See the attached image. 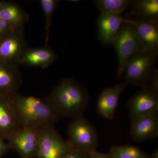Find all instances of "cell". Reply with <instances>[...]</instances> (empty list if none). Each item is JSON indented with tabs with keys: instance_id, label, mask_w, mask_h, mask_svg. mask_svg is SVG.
Instances as JSON below:
<instances>
[{
	"instance_id": "9a60e30c",
	"label": "cell",
	"mask_w": 158,
	"mask_h": 158,
	"mask_svg": "<svg viewBox=\"0 0 158 158\" xmlns=\"http://www.w3.org/2000/svg\"><path fill=\"white\" fill-rule=\"evenodd\" d=\"M22 84L18 67L0 61V95L12 96L17 93Z\"/></svg>"
},
{
	"instance_id": "9c48e42d",
	"label": "cell",
	"mask_w": 158,
	"mask_h": 158,
	"mask_svg": "<svg viewBox=\"0 0 158 158\" xmlns=\"http://www.w3.org/2000/svg\"><path fill=\"white\" fill-rule=\"evenodd\" d=\"M128 109L132 119L158 113V92L148 87L142 88L130 99Z\"/></svg>"
},
{
	"instance_id": "ffe728a7",
	"label": "cell",
	"mask_w": 158,
	"mask_h": 158,
	"mask_svg": "<svg viewBox=\"0 0 158 158\" xmlns=\"http://www.w3.org/2000/svg\"><path fill=\"white\" fill-rule=\"evenodd\" d=\"M109 153L113 158H149L140 148L133 145H117L110 148Z\"/></svg>"
},
{
	"instance_id": "d4e9b609",
	"label": "cell",
	"mask_w": 158,
	"mask_h": 158,
	"mask_svg": "<svg viewBox=\"0 0 158 158\" xmlns=\"http://www.w3.org/2000/svg\"><path fill=\"white\" fill-rule=\"evenodd\" d=\"M90 158H113L109 153H104L94 151L93 152L91 153Z\"/></svg>"
},
{
	"instance_id": "3957f363",
	"label": "cell",
	"mask_w": 158,
	"mask_h": 158,
	"mask_svg": "<svg viewBox=\"0 0 158 158\" xmlns=\"http://www.w3.org/2000/svg\"><path fill=\"white\" fill-rule=\"evenodd\" d=\"M112 44L118 59L116 73L118 78L123 76L126 65L132 57L138 53L146 52L132 25L128 23L122 25Z\"/></svg>"
},
{
	"instance_id": "cb8c5ba5",
	"label": "cell",
	"mask_w": 158,
	"mask_h": 158,
	"mask_svg": "<svg viewBox=\"0 0 158 158\" xmlns=\"http://www.w3.org/2000/svg\"><path fill=\"white\" fill-rule=\"evenodd\" d=\"M10 149L8 142L0 137V158Z\"/></svg>"
},
{
	"instance_id": "5bb4252c",
	"label": "cell",
	"mask_w": 158,
	"mask_h": 158,
	"mask_svg": "<svg viewBox=\"0 0 158 158\" xmlns=\"http://www.w3.org/2000/svg\"><path fill=\"white\" fill-rule=\"evenodd\" d=\"M20 127L10 96L0 95V137L7 141Z\"/></svg>"
},
{
	"instance_id": "484cf974",
	"label": "cell",
	"mask_w": 158,
	"mask_h": 158,
	"mask_svg": "<svg viewBox=\"0 0 158 158\" xmlns=\"http://www.w3.org/2000/svg\"><path fill=\"white\" fill-rule=\"evenodd\" d=\"M149 158H158V152L157 150H156L152 155L149 156Z\"/></svg>"
},
{
	"instance_id": "30bf717a",
	"label": "cell",
	"mask_w": 158,
	"mask_h": 158,
	"mask_svg": "<svg viewBox=\"0 0 158 158\" xmlns=\"http://www.w3.org/2000/svg\"><path fill=\"white\" fill-rule=\"evenodd\" d=\"M134 20L124 18L122 15L100 14L97 21L98 38L104 45L112 44L122 26L125 23H133Z\"/></svg>"
},
{
	"instance_id": "7c38bea8",
	"label": "cell",
	"mask_w": 158,
	"mask_h": 158,
	"mask_svg": "<svg viewBox=\"0 0 158 158\" xmlns=\"http://www.w3.org/2000/svg\"><path fill=\"white\" fill-rule=\"evenodd\" d=\"M127 85L124 82L102 91L97 102V111L100 116L108 119L114 118L119 98Z\"/></svg>"
},
{
	"instance_id": "2e32d148",
	"label": "cell",
	"mask_w": 158,
	"mask_h": 158,
	"mask_svg": "<svg viewBox=\"0 0 158 158\" xmlns=\"http://www.w3.org/2000/svg\"><path fill=\"white\" fill-rule=\"evenodd\" d=\"M57 58V54L48 46L27 48L22 57L20 65L44 69L52 64Z\"/></svg>"
},
{
	"instance_id": "d6986e66",
	"label": "cell",
	"mask_w": 158,
	"mask_h": 158,
	"mask_svg": "<svg viewBox=\"0 0 158 158\" xmlns=\"http://www.w3.org/2000/svg\"><path fill=\"white\" fill-rule=\"evenodd\" d=\"M135 13L141 19H158V0L135 1Z\"/></svg>"
},
{
	"instance_id": "5b68a950",
	"label": "cell",
	"mask_w": 158,
	"mask_h": 158,
	"mask_svg": "<svg viewBox=\"0 0 158 158\" xmlns=\"http://www.w3.org/2000/svg\"><path fill=\"white\" fill-rule=\"evenodd\" d=\"M157 56L147 52L134 55L130 59L125 69V82L141 88H146L156 69Z\"/></svg>"
},
{
	"instance_id": "ba28073f",
	"label": "cell",
	"mask_w": 158,
	"mask_h": 158,
	"mask_svg": "<svg viewBox=\"0 0 158 158\" xmlns=\"http://www.w3.org/2000/svg\"><path fill=\"white\" fill-rule=\"evenodd\" d=\"M23 29L15 30L0 40V61L18 67L24 53L28 48Z\"/></svg>"
},
{
	"instance_id": "603a6c76",
	"label": "cell",
	"mask_w": 158,
	"mask_h": 158,
	"mask_svg": "<svg viewBox=\"0 0 158 158\" xmlns=\"http://www.w3.org/2000/svg\"><path fill=\"white\" fill-rule=\"evenodd\" d=\"M91 153L71 150L64 158H90Z\"/></svg>"
},
{
	"instance_id": "6da1fadb",
	"label": "cell",
	"mask_w": 158,
	"mask_h": 158,
	"mask_svg": "<svg viewBox=\"0 0 158 158\" xmlns=\"http://www.w3.org/2000/svg\"><path fill=\"white\" fill-rule=\"evenodd\" d=\"M45 98L59 117L72 118L83 115L90 101L85 87L69 78L59 82Z\"/></svg>"
},
{
	"instance_id": "4fadbf2b",
	"label": "cell",
	"mask_w": 158,
	"mask_h": 158,
	"mask_svg": "<svg viewBox=\"0 0 158 158\" xmlns=\"http://www.w3.org/2000/svg\"><path fill=\"white\" fill-rule=\"evenodd\" d=\"M130 135L133 140L143 142L158 136V113L132 119Z\"/></svg>"
},
{
	"instance_id": "7a4b0ae2",
	"label": "cell",
	"mask_w": 158,
	"mask_h": 158,
	"mask_svg": "<svg viewBox=\"0 0 158 158\" xmlns=\"http://www.w3.org/2000/svg\"><path fill=\"white\" fill-rule=\"evenodd\" d=\"M10 98L22 127L41 128L53 126L59 118L45 98L18 93Z\"/></svg>"
},
{
	"instance_id": "277c9868",
	"label": "cell",
	"mask_w": 158,
	"mask_h": 158,
	"mask_svg": "<svg viewBox=\"0 0 158 158\" xmlns=\"http://www.w3.org/2000/svg\"><path fill=\"white\" fill-rule=\"evenodd\" d=\"M72 150L91 153L97 150L98 138L95 128L83 115L72 118L66 140Z\"/></svg>"
},
{
	"instance_id": "8992f818",
	"label": "cell",
	"mask_w": 158,
	"mask_h": 158,
	"mask_svg": "<svg viewBox=\"0 0 158 158\" xmlns=\"http://www.w3.org/2000/svg\"><path fill=\"white\" fill-rule=\"evenodd\" d=\"M71 149L53 126L40 128L37 158H64Z\"/></svg>"
},
{
	"instance_id": "52a82bcc",
	"label": "cell",
	"mask_w": 158,
	"mask_h": 158,
	"mask_svg": "<svg viewBox=\"0 0 158 158\" xmlns=\"http://www.w3.org/2000/svg\"><path fill=\"white\" fill-rule=\"evenodd\" d=\"M40 128L20 127L8 138L10 149L14 150L21 158H35L39 144Z\"/></svg>"
},
{
	"instance_id": "e0dca14e",
	"label": "cell",
	"mask_w": 158,
	"mask_h": 158,
	"mask_svg": "<svg viewBox=\"0 0 158 158\" xmlns=\"http://www.w3.org/2000/svg\"><path fill=\"white\" fill-rule=\"evenodd\" d=\"M0 19L9 24L14 30L23 29L29 15L16 3L9 1L0 2Z\"/></svg>"
},
{
	"instance_id": "44dd1931",
	"label": "cell",
	"mask_w": 158,
	"mask_h": 158,
	"mask_svg": "<svg viewBox=\"0 0 158 158\" xmlns=\"http://www.w3.org/2000/svg\"><path fill=\"white\" fill-rule=\"evenodd\" d=\"M40 2L45 19V46H48L52 18L59 1L57 0H40Z\"/></svg>"
},
{
	"instance_id": "7402d4cb",
	"label": "cell",
	"mask_w": 158,
	"mask_h": 158,
	"mask_svg": "<svg viewBox=\"0 0 158 158\" xmlns=\"http://www.w3.org/2000/svg\"><path fill=\"white\" fill-rule=\"evenodd\" d=\"M15 31L4 21L0 19V40Z\"/></svg>"
},
{
	"instance_id": "8fae6325",
	"label": "cell",
	"mask_w": 158,
	"mask_h": 158,
	"mask_svg": "<svg viewBox=\"0 0 158 158\" xmlns=\"http://www.w3.org/2000/svg\"><path fill=\"white\" fill-rule=\"evenodd\" d=\"M132 24L146 52L157 56L158 19H133Z\"/></svg>"
},
{
	"instance_id": "ac0fdd59",
	"label": "cell",
	"mask_w": 158,
	"mask_h": 158,
	"mask_svg": "<svg viewBox=\"0 0 158 158\" xmlns=\"http://www.w3.org/2000/svg\"><path fill=\"white\" fill-rule=\"evenodd\" d=\"M135 1L129 0H95L94 4L100 14L122 15L134 5Z\"/></svg>"
}]
</instances>
